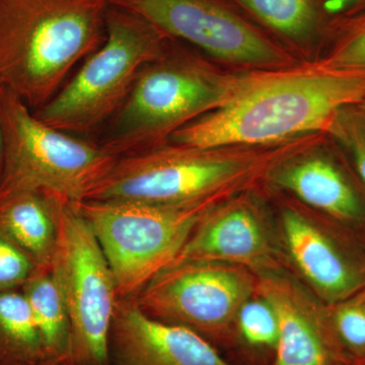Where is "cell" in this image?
Masks as SVG:
<instances>
[{"label":"cell","instance_id":"6da1fadb","mask_svg":"<svg viewBox=\"0 0 365 365\" xmlns=\"http://www.w3.org/2000/svg\"><path fill=\"white\" fill-rule=\"evenodd\" d=\"M365 100V74L317 62L256 71L227 105L173 134L169 143L201 148H275L326 133L343 108Z\"/></svg>","mask_w":365,"mask_h":365},{"label":"cell","instance_id":"7a4b0ae2","mask_svg":"<svg viewBox=\"0 0 365 365\" xmlns=\"http://www.w3.org/2000/svg\"><path fill=\"white\" fill-rule=\"evenodd\" d=\"M110 0H0V88L33 111L104 42Z\"/></svg>","mask_w":365,"mask_h":365},{"label":"cell","instance_id":"3957f363","mask_svg":"<svg viewBox=\"0 0 365 365\" xmlns=\"http://www.w3.org/2000/svg\"><path fill=\"white\" fill-rule=\"evenodd\" d=\"M307 138L262 148L165 143L117 158L86 200L182 205L254 188L274 163Z\"/></svg>","mask_w":365,"mask_h":365},{"label":"cell","instance_id":"277c9868","mask_svg":"<svg viewBox=\"0 0 365 365\" xmlns=\"http://www.w3.org/2000/svg\"><path fill=\"white\" fill-rule=\"evenodd\" d=\"M254 71H223L168 49L140 72L101 144L120 158L168 143L182 127L230 102Z\"/></svg>","mask_w":365,"mask_h":365},{"label":"cell","instance_id":"5b68a950","mask_svg":"<svg viewBox=\"0 0 365 365\" xmlns=\"http://www.w3.org/2000/svg\"><path fill=\"white\" fill-rule=\"evenodd\" d=\"M168 40L148 21L110 4L103 44L34 114L67 133L96 130L117 114L144 67L165 54Z\"/></svg>","mask_w":365,"mask_h":365},{"label":"cell","instance_id":"8992f818","mask_svg":"<svg viewBox=\"0 0 365 365\" xmlns=\"http://www.w3.org/2000/svg\"><path fill=\"white\" fill-rule=\"evenodd\" d=\"M235 193L182 205L100 200L72 204L90 223L104 251L118 297L128 299L172 265L204 216Z\"/></svg>","mask_w":365,"mask_h":365},{"label":"cell","instance_id":"52a82bcc","mask_svg":"<svg viewBox=\"0 0 365 365\" xmlns=\"http://www.w3.org/2000/svg\"><path fill=\"white\" fill-rule=\"evenodd\" d=\"M4 169L0 196L42 191L69 202L86 200L117 158L41 121L20 98L0 88Z\"/></svg>","mask_w":365,"mask_h":365},{"label":"cell","instance_id":"ba28073f","mask_svg":"<svg viewBox=\"0 0 365 365\" xmlns=\"http://www.w3.org/2000/svg\"><path fill=\"white\" fill-rule=\"evenodd\" d=\"M49 271L71 318V365H110L116 280L90 223L69 201L60 209Z\"/></svg>","mask_w":365,"mask_h":365},{"label":"cell","instance_id":"9c48e42d","mask_svg":"<svg viewBox=\"0 0 365 365\" xmlns=\"http://www.w3.org/2000/svg\"><path fill=\"white\" fill-rule=\"evenodd\" d=\"M258 275L218 262H182L158 273L133 299L151 318L182 326L212 343L237 335L240 309L257 294Z\"/></svg>","mask_w":365,"mask_h":365},{"label":"cell","instance_id":"30bf717a","mask_svg":"<svg viewBox=\"0 0 365 365\" xmlns=\"http://www.w3.org/2000/svg\"><path fill=\"white\" fill-rule=\"evenodd\" d=\"M165 38L195 46L210 58L242 71L295 66L294 55L237 13L227 0H110Z\"/></svg>","mask_w":365,"mask_h":365},{"label":"cell","instance_id":"8fae6325","mask_svg":"<svg viewBox=\"0 0 365 365\" xmlns=\"http://www.w3.org/2000/svg\"><path fill=\"white\" fill-rule=\"evenodd\" d=\"M277 227L285 264L322 302L364 289V235L299 202L281 204Z\"/></svg>","mask_w":365,"mask_h":365},{"label":"cell","instance_id":"7c38bea8","mask_svg":"<svg viewBox=\"0 0 365 365\" xmlns=\"http://www.w3.org/2000/svg\"><path fill=\"white\" fill-rule=\"evenodd\" d=\"M263 182L304 207L365 234V188L343 150L326 133L280 158Z\"/></svg>","mask_w":365,"mask_h":365},{"label":"cell","instance_id":"4fadbf2b","mask_svg":"<svg viewBox=\"0 0 365 365\" xmlns=\"http://www.w3.org/2000/svg\"><path fill=\"white\" fill-rule=\"evenodd\" d=\"M194 261L240 266L258 276L284 269L277 223L274 225L255 187L211 209L173 264Z\"/></svg>","mask_w":365,"mask_h":365},{"label":"cell","instance_id":"5bb4252c","mask_svg":"<svg viewBox=\"0 0 365 365\" xmlns=\"http://www.w3.org/2000/svg\"><path fill=\"white\" fill-rule=\"evenodd\" d=\"M258 278L257 294L270 302L279 325L273 365H350L325 302L285 269Z\"/></svg>","mask_w":365,"mask_h":365},{"label":"cell","instance_id":"9a60e30c","mask_svg":"<svg viewBox=\"0 0 365 365\" xmlns=\"http://www.w3.org/2000/svg\"><path fill=\"white\" fill-rule=\"evenodd\" d=\"M110 365L234 364L202 336L151 318L128 299L117 304L110 335Z\"/></svg>","mask_w":365,"mask_h":365},{"label":"cell","instance_id":"2e32d148","mask_svg":"<svg viewBox=\"0 0 365 365\" xmlns=\"http://www.w3.org/2000/svg\"><path fill=\"white\" fill-rule=\"evenodd\" d=\"M66 199L42 191L0 196V232L35 263L49 270L58 239L60 209Z\"/></svg>","mask_w":365,"mask_h":365},{"label":"cell","instance_id":"e0dca14e","mask_svg":"<svg viewBox=\"0 0 365 365\" xmlns=\"http://www.w3.org/2000/svg\"><path fill=\"white\" fill-rule=\"evenodd\" d=\"M21 290L39 331L47 362L71 365V318L50 271L38 269Z\"/></svg>","mask_w":365,"mask_h":365},{"label":"cell","instance_id":"ac0fdd59","mask_svg":"<svg viewBox=\"0 0 365 365\" xmlns=\"http://www.w3.org/2000/svg\"><path fill=\"white\" fill-rule=\"evenodd\" d=\"M275 35L299 49L313 47L325 30L321 0H232Z\"/></svg>","mask_w":365,"mask_h":365},{"label":"cell","instance_id":"d6986e66","mask_svg":"<svg viewBox=\"0 0 365 365\" xmlns=\"http://www.w3.org/2000/svg\"><path fill=\"white\" fill-rule=\"evenodd\" d=\"M47 362L44 345L21 289L0 292V365Z\"/></svg>","mask_w":365,"mask_h":365},{"label":"cell","instance_id":"ffe728a7","mask_svg":"<svg viewBox=\"0 0 365 365\" xmlns=\"http://www.w3.org/2000/svg\"><path fill=\"white\" fill-rule=\"evenodd\" d=\"M333 26L330 45L317 63L333 71L365 74V9Z\"/></svg>","mask_w":365,"mask_h":365},{"label":"cell","instance_id":"44dd1931","mask_svg":"<svg viewBox=\"0 0 365 365\" xmlns=\"http://www.w3.org/2000/svg\"><path fill=\"white\" fill-rule=\"evenodd\" d=\"M328 306L336 339L350 365H365V288Z\"/></svg>","mask_w":365,"mask_h":365},{"label":"cell","instance_id":"7402d4cb","mask_svg":"<svg viewBox=\"0 0 365 365\" xmlns=\"http://www.w3.org/2000/svg\"><path fill=\"white\" fill-rule=\"evenodd\" d=\"M237 336L250 347L275 350L279 325L270 302L257 294L245 302L237 314Z\"/></svg>","mask_w":365,"mask_h":365},{"label":"cell","instance_id":"603a6c76","mask_svg":"<svg viewBox=\"0 0 365 365\" xmlns=\"http://www.w3.org/2000/svg\"><path fill=\"white\" fill-rule=\"evenodd\" d=\"M351 163L365 188V114L359 106L343 108L326 131Z\"/></svg>","mask_w":365,"mask_h":365},{"label":"cell","instance_id":"cb8c5ba5","mask_svg":"<svg viewBox=\"0 0 365 365\" xmlns=\"http://www.w3.org/2000/svg\"><path fill=\"white\" fill-rule=\"evenodd\" d=\"M37 270L35 263L0 232V292L21 289Z\"/></svg>","mask_w":365,"mask_h":365},{"label":"cell","instance_id":"d4e9b609","mask_svg":"<svg viewBox=\"0 0 365 365\" xmlns=\"http://www.w3.org/2000/svg\"><path fill=\"white\" fill-rule=\"evenodd\" d=\"M327 19L333 23L365 9V0H321Z\"/></svg>","mask_w":365,"mask_h":365},{"label":"cell","instance_id":"484cf974","mask_svg":"<svg viewBox=\"0 0 365 365\" xmlns=\"http://www.w3.org/2000/svg\"><path fill=\"white\" fill-rule=\"evenodd\" d=\"M4 134H2L1 123H0V182H1L2 169H4Z\"/></svg>","mask_w":365,"mask_h":365},{"label":"cell","instance_id":"4316f807","mask_svg":"<svg viewBox=\"0 0 365 365\" xmlns=\"http://www.w3.org/2000/svg\"><path fill=\"white\" fill-rule=\"evenodd\" d=\"M357 106H359V109L361 110V111L365 114V100L364 102L360 103V104Z\"/></svg>","mask_w":365,"mask_h":365},{"label":"cell","instance_id":"83f0119b","mask_svg":"<svg viewBox=\"0 0 365 365\" xmlns=\"http://www.w3.org/2000/svg\"><path fill=\"white\" fill-rule=\"evenodd\" d=\"M36 365H56V364H49V362H43V364H36Z\"/></svg>","mask_w":365,"mask_h":365},{"label":"cell","instance_id":"f1b7e54d","mask_svg":"<svg viewBox=\"0 0 365 365\" xmlns=\"http://www.w3.org/2000/svg\"><path fill=\"white\" fill-rule=\"evenodd\" d=\"M364 242H365V235H364Z\"/></svg>","mask_w":365,"mask_h":365}]
</instances>
